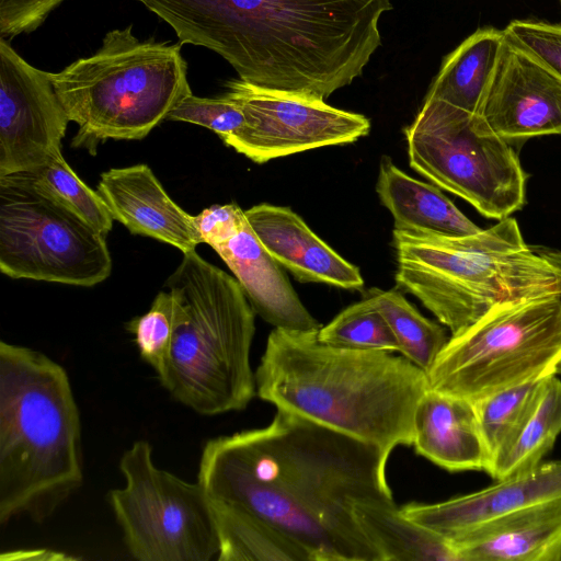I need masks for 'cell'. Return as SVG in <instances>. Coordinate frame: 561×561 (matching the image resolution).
<instances>
[{
  "mask_svg": "<svg viewBox=\"0 0 561 561\" xmlns=\"http://www.w3.org/2000/svg\"><path fill=\"white\" fill-rule=\"evenodd\" d=\"M13 556L14 557L20 556V559H35V560H37V558L41 560H43V559L44 560L69 559V557H66L59 552H54V551H48V550H35V551H24V552L19 551V553L16 551V552H12L10 554V557L9 556L8 557L10 559H12Z\"/></svg>",
  "mask_w": 561,
  "mask_h": 561,
  "instance_id": "35",
  "label": "cell"
},
{
  "mask_svg": "<svg viewBox=\"0 0 561 561\" xmlns=\"http://www.w3.org/2000/svg\"><path fill=\"white\" fill-rule=\"evenodd\" d=\"M448 542L459 561H559L561 497L502 513Z\"/></svg>",
  "mask_w": 561,
  "mask_h": 561,
  "instance_id": "17",
  "label": "cell"
},
{
  "mask_svg": "<svg viewBox=\"0 0 561 561\" xmlns=\"http://www.w3.org/2000/svg\"><path fill=\"white\" fill-rule=\"evenodd\" d=\"M560 366L561 297L510 302L448 339L428 388L476 402L558 375Z\"/></svg>",
  "mask_w": 561,
  "mask_h": 561,
  "instance_id": "8",
  "label": "cell"
},
{
  "mask_svg": "<svg viewBox=\"0 0 561 561\" xmlns=\"http://www.w3.org/2000/svg\"><path fill=\"white\" fill-rule=\"evenodd\" d=\"M504 42V30L478 28L444 58L426 98L480 115Z\"/></svg>",
  "mask_w": 561,
  "mask_h": 561,
  "instance_id": "22",
  "label": "cell"
},
{
  "mask_svg": "<svg viewBox=\"0 0 561 561\" xmlns=\"http://www.w3.org/2000/svg\"><path fill=\"white\" fill-rule=\"evenodd\" d=\"M256 396L391 454L412 445L427 374L403 355L336 347L318 330L275 328L254 371Z\"/></svg>",
  "mask_w": 561,
  "mask_h": 561,
  "instance_id": "3",
  "label": "cell"
},
{
  "mask_svg": "<svg viewBox=\"0 0 561 561\" xmlns=\"http://www.w3.org/2000/svg\"><path fill=\"white\" fill-rule=\"evenodd\" d=\"M390 454L277 410L264 427L207 440L197 481L208 496L244 508L302 547L312 561H382L355 504L394 502Z\"/></svg>",
  "mask_w": 561,
  "mask_h": 561,
  "instance_id": "1",
  "label": "cell"
},
{
  "mask_svg": "<svg viewBox=\"0 0 561 561\" xmlns=\"http://www.w3.org/2000/svg\"><path fill=\"white\" fill-rule=\"evenodd\" d=\"M366 297L391 328L400 354L427 374L448 342L445 329L423 317L396 289L371 288Z\"/></svg>",
  "mask_w": 561,
  "mask_h": 561,
  "instance_id": "26",
  "label": "cell"
},
{
  "mask_svg": "<svg viewBox=\"0 0 561 561\" xmlns=\"http://www.w3.org/2000/svg\"><path fill=\"white\" fill-rule=\"evenodd\" d=\"M535 250L561 268V250L536 247Z\"/></svg>",
  "mask_w": 561,
  "mask_h": 561,
  "instance_id": "36",
  "label": "cell"
},
{
  "mask_svg": "<svg viewBox=\"0 0 561 561\" xmlns=\"http://www.w3.org/2000/svg\"><path fill=\"white\" fill-rule=\"evenodd\" d=\"M242 111L245 125L224 142L256 163L310 149L346 145L366 136L362 114L333 107L322 99L264 89L241 79L225 93Z\"/></svg>",
  "mask_w": 561,
  "mask_h": 561,
  "instance_id": "12",
  "label": "cell"
},
{
  "mask_svg": "<svg viewBox=\"0 0 561 561\" xmlns=\"http://www.w3.org/2000/svg\"><path fill=\"white\" fill-rule=\"evenodd\" d=\"M95 191L113 219L133 234L171 244L182 253L202 243L194 216L172 201L145 163L104 171Z\"/></svg>",
  "mask_w": 561,
  "mask_h": 561,
  "instance_id": "15",
  "label": "cell"
},
{
  "mask_svg": "<svg viewBox=\"0 0 561 561\" xmlns=\"http://www.w3.org/2000/svg\"><path fill=\"white\" fill-rule=\"evenodd\" d=\"M182 43L139 41L133 26L112 30L90 57L49 72L70 122L71 146L95 154L101 142L138 140L191 94Z\"/></svg>",
  "mask_w": 561,
  "mask_h": 561,
  "instance_id": "7",
  "label": "cell"
},
{
  "mask_svg": "<svg viewBox=\"0 0 561 561\" xmlns=\"http://www.w3.org/2000/svg\"><path fill=\"white\" fill-rule=\"evenodd\" d=\"M167 119L208 128L222 141L236 135L245 125L241 108L225 94L219 98H201L191 93L173 107Z\"/></svg>",
  "mask_w": 561,
  "mask_h": 561,
  "instance_id": "31",
  "label": "cell"
},
{
  "mask_svg": "<svg viewBox=\"0 0 561 561\" xmlns=\"http://www.w3.org/2000/svg\"><path fill=\"white\" fill-rule=\"evenodd\" d=\"M180 43L225 58L241 80L324 100L359 77L381 45L390 0H137Z\"/></svg>",
  "mask_w": 561,
  "mask_h": 561,
  "instance_id": "2",
  "label": "cell"
},
{
  "mask_svg": "<svg viewBox=\"0 0 561 561\" xmlns=\"http://www.w3.org/2000/svg\"><path fill=\"white\" fill-rule=\"evenodd\" d=\"M69 117L49 72L0 37V175L32 171L61 151Z\"/></svg>",
  "mask_w": 561,
  "mask_h": 561,
  "instance_id": "13",
  "label": "cell"
},
{
  "mask_svg": "<svg viewBox=\"0 0 561 561\" xmlns=\"http://www.w3.org/2000/svg\"><path fill=\"white\" fill-rule=\"evenodd\" d=\"M318 339L336 347L400 353L391 328L367 297L321 327Z\"/></svg>",
  "mask_w": 561,
  "mask_h": 561,
  "instance_id": "29",
  "label": "cell"
},
{
  "mask_svg": "<svg viewBox=\"0 0 561 561\" xmlns=\"http://www.w3.org/2000/svg\"><path fill=\"white\" fill-rule=\"evenodd\" d=\"M542 380L507 388L473 402L490 461L525 419Z\"/></svg>",
  "mask_w": 561,
  "mask_h": 561,
  "instance_id": "30",
  "label": "cell"
},
{
  "mask_svg": "<svg viewBox=\"0 0 561 561\" xmlns=\"http://www.w3.org/2000/svg\"><path fill=\"white\" fill-rule=\"evenodd\" d=\"M0 271L92 287L112 272L106 234L22 172L0 175Z\"/></svg>",
  "mask_w": 561,
  "mask_h": 561,
  "instance_id": "10",
  "label": "cell"
},
{
  "mask_svg": "<svg viewBox=\"0 0 561 561\" xmlns=\"http://www.w3.org/2000/svg\"><path fill=\"white\" fill-rule=\"evenodd\" d=\"M560 3H561V0H560Z\"/></svg>",
  "mask_w": 561,
  "mask_h": 561,
  "instance_id": "38",
  "label": "cell"
},
{
  "mask_svg": "<svg viewBox=\"0 0 561 561\" xmlns=\"http://www.w3.org/2000/svg\"><path fill=\"white\" fill-rule=\"evenodd\" d=\"M83 483L81 420L66 369L0 342V524L49 518Z\"/></svg>",
  "mask_w": 561,
  "mask_h": 561,
  "instance_id": "4",
  "label": "cell"
},
{
  "mask_svg": "<svg viewBox=\"0 0 561 561\" xmlns=\"http://www.w3.org/2000/svg\"><path fill=\"white\" fill-rule=\"evenodd\" d=\"M244 214L266 251L299 282L343 289L364 287L359 270L320 239L289 207L259 204Z\"/></svg>",
  "mask_w": 561,
  "mask_h": 561,
  "instance_id": "18",
  "label": "cell"
},
{
  "mask_svg": "<svg viewBox=\"0 0 561 561\" xmlns=\"http://www.w3.org/2000/svg\"><path fill=\"white\" fill-rule=\"evenodd\" d=\"M165 288L180 298L185 318L158 379L161 386L201 415L244 410L256 394L250 362L255 312L241 285L191 251Z\"/></svg>",
  "mask_w": 561,
  "mask_h": 561,
  "instance_id": "6",
  "label": "cell"
},
{
  "mask_svg": "<svg viewBox=\"0 0 561 561\" xmlns=\"http://www.w3.org/2000/svg\"><path fill=\"white\" fill-rule=\"evenodd\" d=\"M558 375H561V366H560V368H559Z\"/></svg>",
  "mask_w": 561,
  "mask_h": 561,
  "instance_id": "37",
  "label": "cell"
},
{
  "mask_svg": "<svg viewBox=\"0 0 561 561\" xmlns=\"http://www.w3.org/2000/svg\"><path fill=\"white\" fill-rule=\"evenodd\" d=\"M399 287L451 335L497 306L561 297V268L526 244L515 218L463 237L393 230Z\"/></svg>",
  "mask_w": 561,
  "mask_h": 561,
  "instance_id": "5",
  "label": "cell"
},
{
  "mask_svg": "<svg viewBox=\"0 0 561 561\" xmlns=\"http://www.w3.org/2000/svg\"><path fill=\"white\" fill-rule=\"evenodd\" d=\"M506 37L561 79V24L513 20L504 28Z\"/></svg>",
  "mask_w": 561,
  "mask_h": 561,
  "instance_id": "32",
  "label": "cell"
},
{
  "mask_svg": "<svg viewBox=\"0 0 561 561\" xmlns=\"http://www.w3.org/2000/svg\"><path fill=\"white\" fill-rule=\"evenodd\" d=\"M480 116L507 141L559 135L561 79L505 35Z\"/></svg>",
  "mask_w": 561,
  "mask_h": 561,
  "instance_id": "14",
  "label": "cell"
},
{
  "mask_svg": "<svg viewBox=\"0 0 561 561\" xmlns=\"http://www.w3.org/2000/svg\"><path fill=\"white\" fill-rule=\"evenodd\" d=\"M561 434V380L545 378L525 419L492 457L486 472L496 481L526 472L542 462Z\"/></svg>",
  "mask_w": 561,
  "mask_h": 561,
  "instance_id": "23",
  "label": "cell"
},
{
  "mask_svg": "<svg viewBox=\"0 0 561 561\" xmlns=\"http://www.w3.org/2000/svg\"><path fill=\"white\" fill-rule=\"evenodd\" d=\"M247 221L244 211L234 203L213 205L194 216L202 243L215 249L234 237Z\"/></svg>",
  "mask_w": 561,
  "mask_h": 561,
  "instance_id": "34",
  "label": "cell"
},
{
  "mask_svg": "<svg viewBox=\"0 0 561 561\" xmlns=\"http://www.w3.org/2000/svg\"><path fill=\"white\" fill-rule=\"evenodd\" d=\"M219 561H312L310 554L260 516L211 499Z\"/></svg>",
  "mask_w": 561,
  "mask_h": 561,
  "instance_id": "25",
  "label": "cell"
},
{
  "mask_svg": "<svg viewBox=\"0 0 561 561\" xmlns=\"http://www.w3.org/2000/svg\"><path fill=\"white\" fill-rule=\"evenodd\" d=\"M214 250L236 276L254 312L264 321L277 329L294 331L321 328L248 220L234 237Z\"/></svg>",
  "mask_w": 561,
  "mask_h": 561,
  "instance_id": "19",
  "label": "cell"
},
{
  "mask_svg": "<svg viewBox=\"0 0 561 561\" xmlns=\"http://www.w3.org/2000/svg\"><path fill=\"white\" fill-rule=\"evenodd\" d=\"M561 497V460L541 462L480 491L434 504L410 503L401 513L445 539L502 513Z\"/></svg>",
  "mask_w": 561,
  "mask_h": 561,
  "instance_id": "16",
  "label": "cell"
},
{
  "mask_svg": "<svg viewBox=\"0 0 561 561\" xmlns=\"http://www.w3.org/2000/svg\"><path fill=\"white\" fill-rule=\"evenodd\" d=\"M376 191L393 216L394 230L444 237H463L481 230L438 186L408 175L390 159L380 163Z\"/></svg>",
  "mask_w": 561,
  "mask_h": 561,
  "instance_id": "21",
  "label": "cell"
},
{
  "mask_svg": "<svg viewBox=\"0 0 561 561\" xmlns=\"http://www.w3.org/2000/svg\"><path fill=\"white\" fill-rule=\"evenodd\" d=\"M354 515L382 561H459L447 539L405 517L394 502H360Z\"/></svg>",
  "mask_w": 561,
  "mask_h": 561,
  "instance_id": "24",
  "label": "cell"
},
{
  "mask_svg": "<svg viewBox=\"0 0 561 561\" xmlns=\"http://www.w3.org/2000/svg\"><path fill=\"white\" fill-rule=\"evenodd\" d=\"M184 318L182 301L168 289L157 294L146 313L126 323L140 358L154 370L158 379L165 371L175 332Z\"/></svg>",
  "mask_w": 561,
  "mask_h": 561,
  "instance_id": "27",
  "label": "cell"
},
{
  "mask_svg": "<svg viewBox=\"0 0 561 561\" xmlns=\"http://www.w3.org/2000/svg\"><path fill=\"white\" fill-rule=\"evenodd\" d=\"M65 0H0V35L14 37L35 31Z\"/></svg>",
  "mask_w": 561,
  "mask_h": 561,
  "instance_id": "33",
  "label": "cell"
},
{
  "mask_svg": "<svg viewBox=\"0 0 561 561\" xmlns=\"http://www.w3.org/2000/svg\"><path fill=\"white\" fill-rule=\"evenodd\" d=\"M415 453L448 471L486 470L489 454L473 402L427 389L414 414Z\"/></svg>",
  "mask_w": 561,
  "mask_h": 561,
  "instance_id": "20",
  "label": "cell"
},
{
  "mask_svg": "<svg viewBox=\"0 0 561 561\" xmlns=\"http://www.w3.org/2000/svg\"><path fill=\"white\" fill-rule=\"evenodd\" d=\"M122 488L107 503L128 553L140 561H209L219 540L210 500L196 482L156 466L152 446L138 439L121 456Z\"/></svg>",
  "mask_w": 561,
  "mask_h": 561,
  "instance_id": "11",
  "label": "cell"
},
{
  "mask_svg": "<svg viewBox=\"0 0 561 561\" xmlns=\"http://www.w3.org/2000/svg\"><path fill=\"white\" fill-rule=\"evenodd\" d=\"M22 173L66 204L96 230L104 234L111 231L114 219L106 205L98 192L76 174L61 151L53 154L43 165Z\"/></svg>",
  "mask_w": 561,
  "mask_h": 561,
  "instance_id": "28",
  "label": "cell"
},
{
  "mask_svg": "<svg viewBox=\"0 0 561 561\" xmlns=\"http://www.w3.org/2000/svg\"><path fill=\"white\" fill-rule=\"evenodd\" d=\"M404 134L411 168L483 216L501 220L525 204L517 153L480 115L425 98Z\"/></svg>",
  "mask_w": 561,
  "mask_h": 561,
  "instance_id": "9",
  "label": "cell"
}]
</instances>
